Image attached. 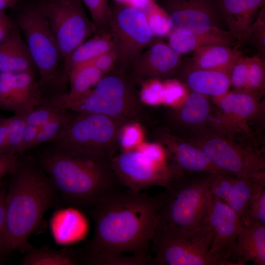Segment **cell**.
Segmentation results:
<instances>
[{
    "label": "cell",
    "mask_w": 265,
    "mask_h": 265,
    "mask_svg": "<svg viewBox=\"0 0 265 265\" xmlns=\"http://www.w3.org/2000/svg\"><path fill=\"white\" fill-rule=\"evenodd\" d=\"M181 63V55L168 45L153 42L134 60L129 69L144 80L165 78L174 74Z\"/></svg>",
    "instance_id": "e0dca14e"
},
{
    "label": "cell",
    "mask_w": 265,
    "mask_h": 265,
    "mask_svg": "<svg viewBox=\"0 0 265 265\" xmlns=\"http://www.w3.org/2000/svg\"><path fill=\"white\" fill-rule=\"evenodd\" d=\"M9 121L10 117H0V154L4 153Z\"/></svg>",
    "instance_id": "f907efd6"
},
{
    "label": "cell",
    "mask_w": 265,
    "mask_h": 265,
    "mask_svg": "<svg viewBox=\"0 0 265 265\" xmlns=\"http://www.w3.org/2000/svg\"><path fill=\"white\" fill-rule=\"evenodd\" d=\"M123 121L99 114L76 113L50 143L111 159Z\"/></svg>",
    "instance_id": "ba28073f"
},
{
    "label": "cell",
    "mask_w": 265,
    "mask_h": 265,
    "mask_svg": "<svg viewBox=\"0 0 265 265\" xmlns=\"http://www.w3.org/2000/svg\"><path fill=\"white\" fill-rule=\"evenodd\" d=\"M242 56L239 50L221 44H211L193 52L191 66L203 69L224 71L229 74L235 63Z\"/></svg>",
    "instance_id": "cb8c5ba5"
},
{
    "label": "cell",
    "mask_w": 265,
    "mask_h": 265,
    "mask_svg": "<svg viewBox=\"0 0 265 265\" xmlns=\"http://www.w3.org/2000/svg\"><path fill=\"white\" fill-rule=\"evenodd\" d=\"M202 150L220 170L239 178L265 179L260 150L232 140L210 124L183 131L181 137Z\"/></svg>",
    "instance_id": "5b68a950"
},
{
    "label": "cell",
    "mask_w": 265,
    "mask_h": 265,
    "mask_svg": "<svg viewBox=\"0 0 265 265\" xmlns=\"http://www.w3.org/2000/svg\"><path fill=\"white\" fill-rule=\"evenodd\" d=\"M159 196L120 189L92 208L95 233L85 255L132 253L149 259L157 227Z\"/></svg>",
    "instance_id": "6da1fadb"
},
{
    "label": "cell",
    "mask_w": 265,
    "mask_h": 265,
    "mask_svg": "<svg viewBox=\"0 0 265 265\" xmlns=\"http://www.w3.org/2000/svg\"><path fill=\"white\" fill-rule=\"evenodd\" d=\"M35 69L26 42L15 26L0 42V72L15 73L34 71Z\"/></svg>",
    "instance_id": "44dd1931"
},
{
    "label": "cell",
    "mask_w": 265,
    "mask_h": 265,
    "mask_svg": "<svg viewBox=\"0 0 265 265\" xmlns=\"http://www.w3.org/2000/svg\"><path fill=\"white\" fill-rule=\"evenodd\" d=\"M205 218L213 233L209 255L234 265L230 259L243 227L242 221L226 203L212 195Z\"/></svg>",
    "instance_id": "2e32d148"
},
{
    "label": "cell",
    "mask_w": 265,
    "mask_h": 265,
    "mask_svg": "<svg viewBox=\"0 0 265 265\" xmlns=\"http://www.w3.org/2000/svg\"><path fill=\"white\" fill-rule=\"evenodd\" d=\"M142 88L140 99L149 105H156L163 103V83L158 79L150 80Z\"/></svg>",
    "instance_id": "60d3db41"
},
{
    "label": "cell",
    "mask_w": 265,
    "mask_h": 265,
    "mask_svg": "<svg viewBox=\"0 0 265 265\" xmlns=\"http://www.w3.org/2000/svg\"><path fill=\"white\" fill-rule=\"evenodd\" d=\"M235 177L224 171L215 174L210 187L211 195L226 203Z\"/></svg>",
    "instance_id": "8d00e7d4"
},
{
    "label": "cell",
    "mask_w": 265,
    "mask_h": 265,
    "mask_svg": "<svg viewBox=\"0 0 265 265\" xmlns=\"http://www.w3.org/2000/svg\"><path fill=\"white\" fill-rule=\"evenodd\" d=\"M62 107L45 105L34 108L26 116V124L40 127L56 115Z\"/></svg>",
    "instance_id": "ab89813d"
},
{
    "label": "cell",
    "mask_w": 265,
    "mask_h": 265,
    "mask_svg": "<svg viewBox=\"0 0 265 265\" xmlns=\"http://www.w3.org/2000/svg\"><path fill=\"white\" fill-rule=\"evenodd\" d=\"M73 115V114L71 113L69 110L62 107L56 115L42 127L33 144V148L53 141Z\"/></svg>",
    "instance_id": "4dcf8cb0"
},
{
    "label": "cell",
    "mask_w": 265,
    "mask_h": 265,
    "mask_svg": "<svg viewBox=\"0 0 265 265\" xmlns=\"http://www.w3.org/2000/svg\"><path fill=\"white\" fill-rule=\"evenodd\" d=\"M265 0H218L217 6L236 40L235 49L248 41L250 26Z\"/></svg>",
    "instance_id": "d6986e66"
},
{
    "label": "cell",
    "mask_w": 265,
    "mask_h": 265,
    "mask_svg": "<svg viewBox=\"0 0 265 265\" xmlns=\"http://www.w3.org/2000/svg\"><path fill=\"white\" fill-rule=\"evenodd\" d=\"M248 41L252 43L261 53L265 55V6L263 7L252 23Z\"/></svg>",
    "instance_id": "74e56055"
},
{
    "label": "cell",
    "mask_w": 265,
    "mask_h": 265,
    "mask_svg": "<svg viewBox=\"0 0 265 265\" xmlns=\"http://www.w3.org/2000/svg\"><path fill=\"white\" fill-rule=\"evenodd\" d=\"M116 3L126 4L143 10L151 0H112Z\"/></svg>",
    "instance_id": "816d5d0a"
},
{
    "label": "cell",
    "mask_w": 265,
    "mask_h": 265,
    "mask_svg": "<svg viewBox=\"0 0 265 265\" xmlns=\"http://www.w3.org/2000/svg\"></svg>",
    "instance_id": "db71d44e"
},
{
    "label": "cell",
    "mask_w": 265,
    "mask_h": 265,
    "mask_svg": "<svg viewBox=\"0 0 265 265\" xmlns=\"http://www.w3.org/2000/svg\"><path fill=\"white\" fill-rule=\"evenodd\" d=\"M62 241L72 243L83 239L86 236L88 225L85 217L78 210L68 209L60 211Z\"/></svg>",
    "instance_id": "f546056e"
},
{
    "label": "cell",
    "mask_w": 265,
    "mask_h": 265,
    "mask_svg": "<svg viewBox=\"0 0 265 265\" xmlns=\"http://www.w3.org/2000/svg\"><path fill=\"white\" fill-rule=\"evenodd\" d=\"M5 199L4 233L7 249L25 253L28 238L46 211L60 199L54 184L33 157L19 156L9 174Z\"/></svg>",
    "instance_id": "3957f363"
},
{
    "label": "cell",
    "mask_w": 265,
    "mask_h": 265,
    "mask_svg": "<svg viewBox=\"0 0 265 265\" xmlns=\"http://www.w3.org/2000/svg\"><path fill=\"white\" fill-rule=\"evenodd\" d=\"M26 114H14L10 117L4 153L18 155L26 127Z\"/></svg>",
    "instance_id": "e575fe53"
},
{
    "label": "cell",
    "mask_w": 265,
    "mask_h": 265,
    "mask_svg": "<svg viewBox=\"0 0 265 265\" xmlns=\"http://www.w3.org/2000/svg\"><path fill=\"white\" fill-rule=\"evenodd\" d=\"M250 219L265 224V188L259 192L250 206L248 221Z\"/></svg>",
    "instance_id": "ee69618b"
},
{
    "label": "cell",
    "mask_w": 265,
    "mask_h": 265,
    "mask_svg": "<svg viewBox=\"0 0 265 265\" xmlns=\"http://www.w3.org/2000/svg\"><path fill=\"white\" fill-rule=\"evenodd\" d=\"M160 141L167 147V153L171 161L181 171L207 172L216 174L218 169L200 148L181 137L168 132L159 135Z\"/></svg>",
    "instance_id": "ac0fdd59"
},
{
    "label": "cell",
    "mask_w": 265,
    "mask_h": 265,
    "mask_svg": "<svg viewBox=\"0 0 265 265\" xmlns=\"http://www.w3.org/2000/svg\"><path fill=\"white\" fill-rule=\"evenodd\" d=\"M22 265H83L84 254L72 249L55 250L32 246L25 253Z\"/></svg>",
    "instance_id": "83f0119b"
},
{
    "label": "cell",
    "mask_w": 265,
    "mask_h": 265,
    "mask_svg": "<svg viewBox=\"0 0 265 265\" xmlns=\"http://www.w3.org/2000/svg\"><path fill=\"white\" fill-rule=\"evenodd\" d=\"M89 10L96 30H108L110 6L108 0H81Z\"/></svg>",
    "instance_id": "d590c367"
},
{
    "label": "cell",
    "mask_w": 265,
    "mask_h": 265,
    "mask_svg": "<svg viewBox=\"0 0 265 265\" xmlns=\"http://www.w3.org/2000/svg\"><path fill=\"white\" fill-rule=\"evenodd\" d=\"M248 77L247 57L241 56L235 63L229 72L231 86L234 90L245 91Z\"/></svg>",
    "instance_id": "f35d334b"
},
{
    "label": "cell",
    "mask_w": 265,
    "mask_h": 265,
    "mask_svg": "<svg viewBox=\"0 0 265 265\" xmlns=\"http://www.w3.org/2000/svg\"><path fill=\"white\" fill-rule=\"evenodd\" d=\"M155 36H168L171 31L167 14L164 9L151 0L142 10Z\"/></svg>",
    "instance_id": "d6a6232c"
},
{
    "label": "cell",
    "mask_w": 265,
    "mask_h": 265,
    "mask_svg": "<svg viewBox=\"0 0 265 265\" xmlns=\"http://www.w3.org/2000/svg\"><path fill=\"white\" fill-rule=\"evenodd\" d=\"M248 77L245 92L261 99L265 91V63L257 56L247 57Z\"/></svg>",
    "instance_id": "1f68e13d"
},
{
    "label": "cell",
    "mask_w": 265,
    "mask_h": 265,
    "mask_svg": "<svg viewBox=\"0 0 265 265\" xmlns=\"http://www.w3.org/2000/svg\"><path fill=\"white\" fill-rule=\"evenodd\" d=\"M264 188L265 179L235 177L226 204L244 223L251 203Z\"/></svg>",
    "instance_id": "4316f807"
},
{
    "label": "cell",
    "mask_w": 265,
    "mask_h": 265,
    "mask_svg": "<svg viewBox=\"0 0 265 265\" xmlns=\"http://www.w3.org/2000/svg\"><path fill=\"white\" fill-rule=\"evenodd\" d=\"M213 233L205 221L191 233L157 231L151 242V264L156 265H232L209 255Z\"/></svg>",
    "instance_id": "52a82bcc"
},
{
    "label": "cell",
    "mask_w": 265,
    "mask_h": 265,
    "mask_svg": "<svg viewBox=\"0 0 265 265\" xmlns=\"http://www.w3.org/2000/svg\"><path fill=\"white\" fill-rule=\"evenodd\" d=\"M36 68L40 84L50 98L62 95L66 80L64 61L54 37L44 16L37 6L22 11L17 18Z\"/></svg>",
    "instance_id": "8992f818"
},
{
    "label": "cell",
    "mask_w": 265,
    "mask_h": 265,
    "mask_svg": "<svg viewBox=\"0 0 265 265\" xmlns=\"http://www.w3.org/2000/svg\"><path fill=\"white\" fill-rule=\"evenodd\" d=\"M162 8L172 31L190 35L218 27L212 0H166Z\"/></svg>",
    "instance_id": "9a60e30c"
},
{
    "label": "cell",
    "mask_w": 265,
    "mask_h": 265,
    "mask_svg": "<svg viewBox=\"0 0 265 265\" xmlns=\"http://www.w3.org/2000/svg\"><path fill=\"white\" fill-rule=\"evenodd\" d=\"M19 156L11 153L0 154V182L6 175H9L15 168Z\"/></svg>",
    "instance_id": "c3c4849f"
},
{
    "label": "cell",
    "mask_w": 265,
    "mask_h": 265,
    "mask_svg": "<svg viewBox=\"0 0 265 265\" xmlns=\"http://www.w3.org/2000/svg\"><path fill=\"white\" fill-rule=\"evenodd\" d=\"M168 36L169 46L180 55L194 52L198 48L208 45L221 44L231 47L236 42L229 31L218 27L190 35L171 31Z\"/></svg>",
    "instance_id": "d4e9b609"
},
{
    "label": "cell",
    "mask_w": 265,
    "mask_h": 265,
    "mask_svg": "<svg viewBox=\"0 0 265 265\" xmlns=\"http://www.w3.org/2000/svg\"><path fill=\"white\" fill-rule=\"evenodd\" d=\"M50 144L34 158L65 203L92 208L120 189L110 159Z\"/></svg>",
    "instance_id": "7a4b0ae2"
},
{
    "label": "cell",
    "mask_w": 265,
    "mask_h": 265,
    "mask_svg": "<svg viewBox=\"0 0 265 265\" xmlns=\"http://www.w3.org/2000/svg\"><path fill=\"white\" fill-rule=\"evenodd\" d=\"M150 264L145 258L134 255H108L98 254L84 256V265H144Z\"/></svg>",
    "instance_id": "836d02e7"
},
{
    "label": "cell",
    "mask_w": 265,
    "mask_h": 265,
    "mask_svg": "<svg viewBox=\"0 0 265 265\" xmlns=\"http://www.w3.org/2000/svg\"><path fill=\"white\" fill-rule=\"evenodd\" d=\"M45 105H51L50 101L34 71L0 72V110L26 114Z\"/></svg>",
    "instance_id": "5bb4252c"
},
{
    "label": "cell",
    "mask_w": 265,
    "mask_h": 265,
    "mask_svg": "<svg viewBox=\"0 0 265 265\" xmlns=\"http://www.w3.org/2000/svg\"><path fill=\"white\" fill-rule=\"evenodd\" d=\"M215 174L182 172L159 194L156 231L191 233L202 226Z\"/></svg>",
    "instance_id": "277c9868"
},
{
    "label": "cell",
    "mask_w": 265,
    "mask_h": 265,
    "mask_svg": "<svg viewBox=\"0 0 265 265\" xmlns=\"http://www.w3.org/2000/svg\"><path fill=\"white\" fill-rule=\"evenodd\" d=\"M105 75L93 65L87 63L70 70L67 73L70 90L58 98L54 106L63 107L80 99Z\"/></svg>",
    "instance_id": "484cf974"
},
{
    "label": "cell",
    "mask_w": 265,
    "mask_h": 265,
    "mask_svg": "<svg viewBox=\"0 0 265 265\" xmlns=\"http://www.w3.org/2000/svg\"><path fill=\"white\" fill-rule=\"evenodd\" d=\"M117 56L114 50L104 53L89 62L106 75L115 68Z\"/></svg>",
    "instance_id": "f6af8a7d"
},
{
    "label": "cell",
    "mask_w": 265,
    "mask_h": 265,
    "mask_svg": "<svg viewBox=\"0 0 265 265\" xmlns=\"http://www.w3.org/2000/svg\"><path fill=\"white\" fill-rule=\"evenodd\" d=\"M142 136L140 128L134 124L123 126L119 135L121 146L125 151L131 150L140 144Z\"/></svg>",
    "instance_id": "b9f144b4"
},
{
    "label": "cell",
    "mask_w": 265,
    "mask_h": 265,
    "mask_svg": "<svg viewBox=\"0 0 265 265\" xmlns=\"http://www.w3.org/2000/svg\"><path fill=\"white\" fill-rule=\"evenodd\" d=\"M15 26L4 11L0 12V42L9 35Z\"/></svg>",
    "instance_id": "681fc988"
},
{
    "label": "cell",
    "mask_w": 265,
    "mask_h": 265,
    "mask_svg": "<svg viewBox=\"0 0 265 265\" xmlns=\"http://www.w3.org/2000/svg\"><path fill=\"white\" fill-rule=\"evenodd\" d=\"M185 81L191 91L212 98L224 94L231 86L228 73L192 66L186 70Z\"/></svg>",
    "instance_id": "7402d4cb"
},
{
    "label": "cell",
    "mask_w": 265,
    "mask_h": 265,
    "mask_svg": "<svg viewBox=\"0 0 265 265\" xmlns=\"http://www.w3.org/2000/svg\"><path fill=\"white\" fill-rule=\"evenodd\" d=\"M163 83V103L173 105L179 102L184 97H186V89L180 82L170 80Z\"/></svg>",
    "instance_id": "7bdbcfd3"
},
{
    "label": "cell",
    "mask_w": 265,
    "mask_h": 265,
    "mask_svg": "<svg viewBox=\"0 0 265 265\" xmlns=\"http://www.w3.org/2000/svg\"><path fill=\"white\" fill-rule=\"evenodd\" d=\"M99 33L85 41L71 53L64 64V71L67 76L68 72L73 68L89 62L100 55L113 49L109 31Z\"/></svg>",
    "instance_id": "f1b7e54d"
},
{
    "label": "cell",
    "mask_w": 265,
    "mask_h": 265,
    "mask_svg": "<svg viewBox=\"0 0 265 265\" xmlns=\"http://www.w3.org/2000/svg\"><path fill=\"white\" fill-rule=\"evenodd\" d=\"M260 100L249 93L234 90L213 97L216 109L210 124L232 140L236 141L237 136L240 135L257 148V141L249 122L264 113L265 104Z\"/></svg>",
    "instance_id": "7c38bea8"
},
{
    "label": "cell",
    "mask_w": 265,
    "mask_h": 265,
    "mask_svg": "<svg viewBox=\"0 0 265 265\" xmlns=\"http://www.w3.org/2000/svg\"><path fill=\"white\" fill-rule=\"evenodd\" d=\"M6 190L4 188L0 189V264L9 254L6 247L4 233L5 199Z\"/></svg>",
    "instance_id": "bcb514c9"
},
{
    "label": "cell",
    "mask_w": 265,
    "mask_h": 265,
    "mask_svg": "<svg viewBox=\"0 0 265 265\" xmlns=\"http://www.w3.org/2000/svg\"><path fill=\"white\" fill-rule=\"evenodd\" d=\"M110 163L120 184L137 192L153 186L165 188L180 173L172 163L156 162L137 150L125 151Z\"/></svg>",
    "instance_id": "4fadbf2b"
},
{
    "label": "cell",
    "mask_w": 265,
    "mask_h": 265,
    "mask_svg": "<svg viewBox=\"0 0 265 265\" xmlns=\"http://www.w3.org/2000/svg\"><path fill=\"white\" fill-rule=\"evenodd\" d=\"M213 111L208 96L191 91L178 109L176 119L185 131L209 124Z\"/></svg>",
    "instance_id": "603a6c76"
},
{
    "label": "cell",
    "mask_w": 265,
    "mask_h": 265,
    "mask_svg": "<svg viewBox=\"0 0 265 265\" xmlns=\"http://www.w3.org/2000/svg\"><path fill=\"white\" fill-rule=\"evenodd\" d=\"M135 89L122 72L104 76L78 101L63 108L76 113L99 114L126 120L136 116Z\"/></svg>",
    "instance_id": "9c48e42d"
},
{
    "label": "cell",
    "mask_w": 265,
    "mask_h": 265,
    "mask_svg": "<svg viewBox=\"0 0 265 265\" xmlns=\"http://www.w3.org/2000/svg\"><path fill=\"white\" fill-rule=\"evenodd\" d=\"M41 128L26 125L18 153V156L23 155L27 151L33 148V144Z\"/></svg>",
    "instance_id": "7dc6e473"
},
{
    "label": "cell",
    "mask_w": 265,
    "mask_h": 265,
    "mask_svg": "<svg viewBox=\"0 0 265 265\" xmlns=\"http://www.w3.org/2000/svg\"><path fill=\"white\" fill-rule=\"evenodd\" d=\"M108 31L117 56L115 68L122 72L129 70L155 37L144 11L123 3H116L110 7Z\"/></svg>",
    "instance_id": "30bf717a"
},
{
    "label": "cell",
    "mask_w": 265,
    "mask_h": 265,
    "mask_svg": "<svg viewBox=\"0 0 265 265\" xmlns=\"http://www.w3.org/2000/svg\"><path fill=\"white\" fill-rule=\"evenodd\" d=\"M36 6L47 20L64 64L71 53L96 31L81 0H41Z\"/></svg>",
    "instance_id": "8fae6325"
},
{
    "label": "cell",
    "mask_w": 265,
    "mask_h": 265,
    "mask_svg": "<svg viewBox=\"0 0 265 265\" xmlns=\"http://www.w3.org/2000/svg\"><path fill=\"white\" fill-rule=\"evenodd\" d=\"M16 0H0V12L12 6Z\"/></svg>",
    "instance_id": "f5cc1de1"
},
{
    "label": "cell",
    "mask_w": 265,
    "mask_h": 265,
    "mask_svg": "<svg viewBox=\"0 0 265 265\" xmlns=\"http://www.w3.org/2000/svg\"><path fill=\"white\" fill-rule=\"evenodd\" d=\"M230 261L234 265H265V224L254 220L243 223Z\"/></svg>",
    "instance_id": "ffe728a7"
}]
</instances>
